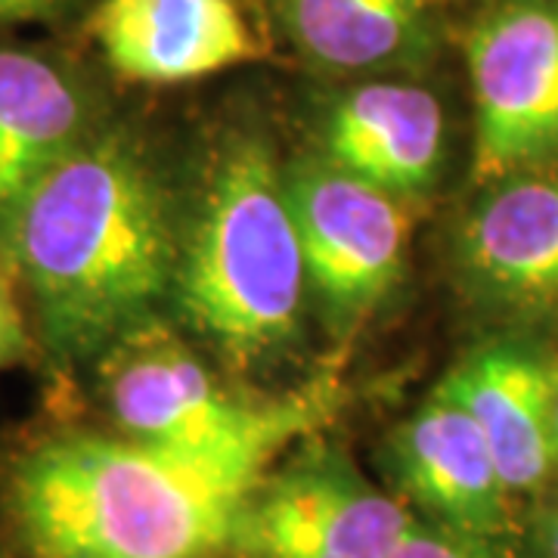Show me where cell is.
<instances>
[{"instance_id": "obj_2", "label": "cell", "mask_w": 558, "mask_h": 558, "mask_svg": "<svg viewBox=\"0 0 558 558\" xmlns=\"http://www.w3.org/2000/svg\"><path fill=\"white\" fill-rule=\"evenodd\" d=\"M270 459L72 428L10 462L3 506L35 558H215Z\"/></svg>"}, {"instance_id": "obj_14", "label": "cell", "mask_w": 558, "mask_h": 558, "mask_svg": "<svg viewBox=\"0 0 558 558\" xmlns=\"http://www.w3.org/2000/svg\"><path fill=\"white\" fill-rule=\"evenodd\" d=\"M425 10L428 0H286V22L323 65L369 69L416 44Z\"/></svg>"}, {"instance_id": "obj_18", "label": "cell", "mask_w": 558, "mask_h": 558, "mask_svg": "<svg viewBox=\"0 0 558 558\" xmlns=\"http://www.w3.org/2000/svg\"><path fill=\"white\" fill-rule=\"evenodd\" d=\"M546 549L549 558H558V515L546 524Z\"/></svg>"}, {"instance_id": "obj_7", "label": "cell", "mask_w": 558, "mask_h": 558, "mask_svg": "<svg viewBox=\"0 0 558 558\" xmlns=\"http://www.w3.org/2000/svg\"><path fill=\"white\" fill-rule=\"evenodd\" d=\"M299 227L307 286L336 329H351L398 282L407 258L410 220L391 193L311 161L286 180Z\"/></svg>"}, {"instance_id": "obj_13", "label": "cell", "mask_w": 558, "mask_h": 558, "mask_svg": "<svg viewBox=\"0 0 558 558\" xmlns=\"http://www.w3.org/2000/svg\"><path fill=\"white\" fill-rule=\"evenodd\" d=\"M459 260L494 299L558 301V178H506L462 227Z\"/></svg>"}, {"instance_id": "obj_6", "label": "cell", "mask_w": 558, "mask_h": 558, "mask_svg": "<svg viewBox=\"0 0 558 558\" xmlns=\"http://www.w3.org/2000/svg\"><path fill=\"white\" fill-rule=\"evenodd\" d=\"M475 178L558 159V0H502L469 32Z\"/></svg>"}, {"instance_id": "obj_16", "label": "cell", "mask_w": 558, "mask_h": 558, "mask_svg": "<svg viewBox=\"0 0 558 558\" xmlns=\"http://www.w3.org/2000/svg\"><path fill=\"white\" fill-rule=\"evenodd\" d=\"M28 351H32V336L20 301V279L0 255V369L22 363Z\"/></svg>"}, {"instance_id": "obj_11", "label": "cell", "mask_w": 558, "mask_h": 558, "mask_svg": "<svg viewBox=\"0 0 558 558\" xmlns=\"http://www.w3.org/2000/svg\"><path fill=\"white\" fill-rule=\"evenodd\" d=\"M444 146L438 100L413 84H366L341 97L326 121V153L341 171L391 196L432 186Z\"/></svg>"}, {"instance_id": "obj_1", "label": "cell", "mask_w": 558, "mask_h": 558, "mask_svg": "<svg viewBox=\"0 0 558 558\" xmlns=\"http://www.w3.org/2000/svg\"><path fill=\"white\" fill-rule=\"evenodd\" d=\"M0 255L65 366L153 317L174 270L165 196L121 134H90L35 183L0 220Z\"/></svg>"}, {"instance_id": "obj_10", "label": "cell", "mask_w": 558, "mask_h": 558, "mask_svg": "<svg viewBox=\"0 0 558 558\" xmlns=\"http://www.w3.org/2000/svg\"><path fill=\"white\" fill-rule=\"evenodd\" d=\"M558 376L534 354L494 344L465 357L440 391L475 418L509 494H531L556 465L553 403Z\"/></svg>"}, {"instance_id": "obj_4", "label": "cell", "mask_w": 558, "mask_h": 558, "mask_svg": "<svg viewBox=\"0 0 558 558\" xmlns=\"http://www.w3.org/2000/svg\"><path fill=\"white\" fill-rule=\"evenodd\" d=\"M100 385L121 435L186 453H279L317 428L323 391L248 400L223 391L159 319H143L100 357Z\"/></svg>"}, {"instance_id": "obj_15", "label": "cell", "mask_w": 558, "mask_h": 558, "mask_svg": "<svg viewBox=\"0 0 558 558\" xmlns=\"http://www.w3.org/2000/svg\"><path fill=\"white\" fill-rule=\"evenodd\" d=\"M391 558H506L490 539L469 537L432 521H413Z\"/></svg>"}, {"instance_id": "obj_19", "label": "cell", "mask_w": 558, "mask_h": 558, "mask_svg": "<svg viewBox=\"0 0 558 558\" xmlns=\"http://www.w3.org/2000/svg\"><path fill=\"white\" fill-rule=\"evenodd\" d=\"M553 447H556V459H558V388H556V403H553Z\"/></svg>"}, {"instance_id": "obj_17", "label": "cell", "mask_w": 558, "mask_h": 558, "mask_svg": "<svg viewBox=\"0 0 558 558\" xmlns=\"http://www.w3.org/2000/svg\"><path fill=\"white\" fill-rule=\"evenodd\" d=\"M65 0H0V25L10 22H35L60 13Z\"/></svg>"}, {"instance_id": "obj_3", "label": "cell", "mask_w": 558, "mask_h": 558, "mask_svg": "<svg viewBox=\"0 0 558 558\" xmlns=\"http://www.w3.org/2000/svg\"><path fill=\"white\" fill-rule=\"evenodd\" d=\"M307 289L299 227L270 153L242 143L211 178L180 258V304L236 366L277 357L299 336Z\"/></svg>"}, {"instance_id": "obj_12", "label": "cell", "mask_w": 558, "mask_h": 558, "mask_svg": "<svg viewBox=\"0 0 558 558\" xmlns=\"http://www.w3.org/2000/svg\"><path fill=\"white\" fill-rule=\"evenodd\" d=\"M90 134V97L65 65L0 47V220Z\"/></svg>"}, {"instance_id": "obj_9", "label": "cell", "mask_w": 558, "mask_h": 558, "mask_svg": "<svg viewBox=\"0 0 558 558\" xmlns=\"http://www.w3.org/2000/svg\"><path fill=\"white\" fill-rule=\"evenodd\" d=\"M94 40L121 78L180 84L258 57L233 0H102Z\"/></svg>"}, {"instance_id": "obj_8", "label": "cell", "mask_w": 558, "mask_h": 558, "mask_svg": "<svg viewBox=\"0 0 558 558\" xmlns=\"http://www.w3.org/2000/svg\"><path fill=\"white\" fill-rule=\"evenodd\" d=\"M388 465L400 494L432 524L481 539L506 531L509 490L490 447L475 418L440 388L395 432Z\"/></svg>"}, {"instance_id": "obj_5", "label": "cell", "mask_w": 558, "mask_h": 558, "mask_svg": "<svg viewBox=\"0 0 558 558\" xmlns=\"http://www.w3.org/2000/svg\"><path fill=\"white\" fill-rule=\"evenodd\" d=\"M407 506L348 453L311 444L264 472L242 502L230 553L240 558H391L410 531Z\"/></svg>"}]
</instances>
